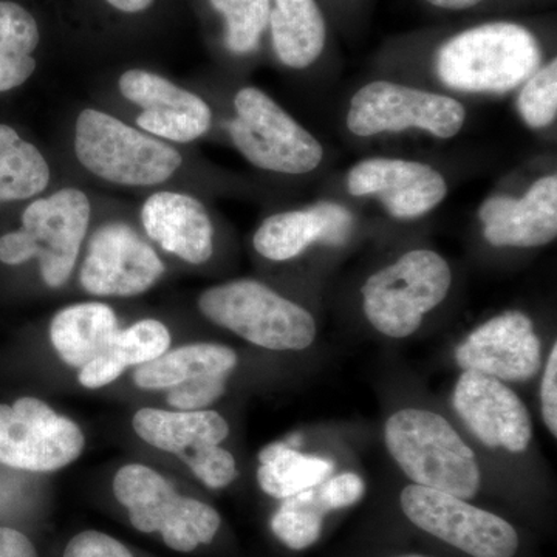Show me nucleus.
Wrapping results in <instances>:
<instances>
[{
    "mask_svg": "<svg viewBox=\"0 0 557 557\" xmlns=\"http://www.w3.org/2000/svg\"><path fill=\"white\" fill-rule=\"evenodd\" d=\"M113 494L129 512L135 530L160 533L164 544L178 553L211 544L222 518L218 509L193 497L180 496L156 469L131 463L113 479Z\"/></svg>",
    "mask_w": 557,
    "mask_h": 557,
    "instance_id": "nucleus-7",
    "label": "nucleus"
},
{
    "mask_svg": "<svg viewBox=\"0 0 557 557\" xmlns=\"http://www.w3.org/2000/svg\"><path fill=\"white\" fill-rule=\"evenodd\" d=\"M230 375H208L168 391V405L175 410H203L214 405L226 392Z\"/></svg>",
    "mask_w": 557,
    "mask_h": 557,
    "instance_id": "nucleus-32",
    "label": "nucleus"
},
{
    "mask_svg": "<svg viewBox=\"0 0 557 557\" xmlns=\"http://www.w3.org/2000/svg\"><path fill=\"white\" fill-rule=\"evenodd\" d=\"M431 5L443 10H468L478 5L482 0H426Z\"/></svg>",
    "mask_w": 557,
    "mask_h": 557,
    "instance_id": "nucleus-39",
    "label": "nucleus"
},
{
    "mask_svg": "<svg viewBox=\"0 0 557 557\" xmlns=\"http://www.w3.org/2000/svg\"><path fill=\"white\" fill-rule=\"evenodd\" d=\"M282 500L271 519L274 536L296 552L311 547L321 536L324 518L330 512L321 487H310Z\"/></svg>",
    "mask_w": 557,
    "mask_h": 557,
    "instance_id": "nucleus-27",
    "label": "nucleus"
},
{
    "mask_svg": "<svg viewBox=\"0 0 557 557\" xmlns=\"http://www.w3.org/2000/svg\"><path fill=\"white\" fill-rule=\"evenodd\" d=\"M259 461V486L274 498H287L319 486L335 469L329 458L299 453L288 443L265 446L260 450Z\"/></svg>",
    "mask_w": 557,
    "mask_h": 557,
    "instance_id": "nucleus-24",
    "label": "nucleus"
},
{
    "mask_svg": "<svg viewBox=\"0 0 557 557\" xmlns=\"http://www.w3.org/2000/svg\"><path fill=\"white\" fill-rule=\"evenodd\" d=\"M40 40L38 22L20 3L0 0V53L33 57Z\"/></svg>",
    "mask_w": 557,
    "mask_h": 557,
    "instance_id": "nucleus-30",
    "label": "nucleus"
},
{
    "mask_svg": "<svg viewBox=\"0 0 557 557\" xmlns=\"http://www.w3.org/2000/svg\"><path fill=\"white\" fill-rule=\"evenodd\" d=\"M542 417L553 437L557 435V346H553L552 354L545 366L541 386Z\"/></svg>",
    "mask_w": 557,
    "mask_h": 557,
    "instance_id": "nucleus-35",
    "label": "nucleus"
},
{
    "mask_svg": "<svg viewBox=\"0 0 557 557\" xmlns=\"http://www.w3.org/2000/svg\"><path fill=\"white\" fill-rule=\"evenodd\" d=\"M120 330L119 318L108 304L81 302L54 314L50 341L62 362L83 369L100 357Z\"/></svg>",
    "mask_w": 557,
    "mask_h": 557,
    "instance_id": "nucleus-20",
    "label": "nucleus"
},
{
    "mask_svg": "<svg viewBox=\"0 0 557 557\" xmlns=\"http://www.w3.org/2000/svg\"><path fill=\"white\" fill-rule=\"evenodd\" d=\"M164 271L156 249L132 226L115 222L95 231L79 281L90 295L132 298L152 288Z\"/></svg>",
    "mask_w": 557,
    "mask_h": 557,
    "instance_id": "nucleus-12",
    "label": "nucleus"
},
{
    "mask_svg": "<svg viewBox=\"0 0 557 557\" xmlns=\"http://www.w3.org/2000/svg\"><path fill=\"white\" fill-rule=\"evenodd\" d=\"M49 183L50 166L39 149L13 127L0 124V201L30 199Z\"/></svg>",
    "mask_w": 557,
    "mask_h": 557,
    "instance_id": "nucleus-26",
    "label": "nucleus"
},
{
    "mask_svg": "<svg viewBox=\"0 0 557 557\" xmlns=\"http://www.w3.org/2000/svg\"><path fill=\"white\" fill-rule=\"evenodd\" d=\"M234 109L231 139L249 163L287 175L318 170L324 159L321 143L265 91L244 87L234 98Z\"/></svg>",
    "mask_w": 557,
    "mask_h": 557,
    "instance_id": "nucleus-8",
    "label": "nucleus"
},
{
    "mask_svg": "<svg viewBox=\"0 0 557 557\" xmlns=\"http://www.w3.org/2000/svg\"><path fill=\"white\" fill-rule=\"evenodd\" d=\"M199 310L212 324L269 350H304L317 338L309 311L255 278L205 289Z\"/></svg>",
    "mask_w": 557,
    "mask_h": 557,
    "instance_id": "nucleus-4",
    "label": "nucleus"
},
{
    "mask_svg": "<svg viewBox=\"0 0 557 557\" xmlns=\"http://www.w3.org/2000/svg\"><path fill=\"white\" fill-rule=\"evenodd\" d=\"M453 403L465 424L487 448L520 454L530 446L533 437L530 412L504 381L463 370Z\"/></svg>",
    "mask_w": 557,
    "mask_h": 557,
    "instance_id": "nucleus-13",
    "label": "nucleus"
},
{
    "mask_svg": "<svg viewBox=\"0 0 557 557\" xmlns=\"http://www.w3.org/2000/svg\"><path fill=\"white\" fill-rule=\"evenodd\" d=\"M180 460L211 490H222L239 475L236 458L230 450L220 448L219 445L203 446L180 457Z\"/></svg>",
    "mask_w": 557,
    "mask_h": 557,
    "instance_id": "nucleus-31",
    "label": "nucleus"
},
{
    "mask_svg": "<svg viewBox=\"0 0 557 557\" xmlns=\"http://www.w3.org/2000/svg\"><path fill=\"white\" fill-rule=\"evenodd\" d=\"M143 226L164 251L190 265H201L214 252V226L196 197L163 193L150 196L141 209Z\"/></svg>",
    "mask_w": 557,
    "mask_h": 557,
    "instance_id": "nucleus-18",
    "label": "nucleus"
},
{
    "mask_svg": "<svg viewBox=\"0 0 557 557\" xmlns=\"http://www.w3.org/2000/svg\"><path fill=\"white\" fill-rule=\"evenodd\" d=\"M397 557H424V556H418V555H406V556H397Z\"/></svg>",
    "mask_w": 557,
    "mask_h": 557,
    "instance_id": "nucleus-40",
    "label": "nucleus"
},
{
    "mask_svg": "<svg viewBox=\"0 0 557 557\" xmlns=\"http://www.w3.org/2000/svg\"><path fill=\"white\" fill-rule=\"evenodd\" d=\"M269 25L278 61L289 69L310 67L324 51L327 25L317 0H274Z\"/></svg>",
    "mask_w": 557,
    "mask_h": 557,
    "instance_id": "nucleus-22",
    "label": "nucleus"
},
{
    "mask_svg": "<svg viewBox=\"0 0 557 557\" xmlns=\"http://www.w3.org/2000/svg\"><path fill=\"white\" fill-rule=\"evenodd\" d=\"M0 557H38V552L21 531L0 527Z\"/></svg>",
    "mask_w": 557,
    "mask_h": 557,
    "instance_id": "nucleus-37",
    "label": "nucleus"
},
{
    "mask_svg": "<svg viewBox=\"0 0 557 557\" xmlns=\"http://www.w3.org/2000/svg\"><path fill=\"white\" fill-rule=\"evenodd\" d=\"M113 9L123 11V13H141L152 7L153 0H106Z\"/></svg>",
    "mask_w": 557,
    "mask_h": 557,
    "instance_id": "nucleus-38",
    "label": "nucleus"
},
{
    "mask_svg": "<svg viewBox=\"0 0 557 557\" xmlns=\"http://www.w3.org/2000/svg\"><path fill=\"white\" fill-rule=\"evenodd\" d=\"M90 201L83 190L64 188L28 205L20 230L0 237V262L16 267L38 259L47 287L67 284L90 222Z\"/></svg>",
    "mask_w": 557,
    "mask_h": 557,
    "instance_id": "nucleus-3",
    "label": "nucleus"
},
{
    "mask_svg": "<svg viewBox=\"0 0 557 557\" xmlns=\"http://www.w3.org/2000/svg\"><path fill=\"white\" fill-rule=\"evenodd\" d=\"M467 110L448 95L391 81H373L354 95L347 127L357 137L420 129L449 139L463 129Z\"/></svg>",
    "mask_w": 557,
    "mask_h": 557,
    "instance_id": "nucleus-9",
    "label": "nucleus"
},
{
    "mask_svg": "<svg viewBox=\"0 0 557 557\" xmlns=\"http://www.w3.org/2000/svg\"><path fill=\"white\" fill-rule=\"evenodd\" d=\"M64 557H134L126 545L101 531H83L69 542Z\"/></svg>",
    "mask_w": 557,
    "mask_h": 557,
    "instance_id": "nucleus-33",
    "label": "nucleus"
},
{
    "mask_svg": "<svg viewBox=\"0 0 557 557\" xmlns=\"http://www.w3.org/2000/svg\"><path fill=\"white\" fill-rule=\"evenodd\" d=\"M355 197H375L395 219L426 215L448 196L442 172L420 161L375 157L359 161L347 175Z\"/></svg>",
    "mask_w": 557,
    "mask_h": 557,
    "instance_id": "nucleus-14",
    "label": "nucleus"
},
{
    "mask_svg": "<svg viewBox=\"0 0 557 557\" xmlns=\"http://www.w3.org/2000/svg\"><path fill=\"white\" fill-rule=\"evenodd\" d=\"M135 434L152 448L183 457L203 446L220 445L230 435L225 418L215 410L143 408L132 420Z\"/></svg>",
    "mask_w": 557,
    "mask_h": 557,
    "instance_id": "nucleus-19",
    "label": "nucleus"
},
{
    "mask_svg": "<svg viewBox=\"0 0 557 557\" xmlns=\"http://www.w3.org/2000/svg\"><path fill=\"white\" fill-rule=\"evenodd\" d=\"M453 285L449 263L431 249H412L362 285L366 318L388 338L403 339L420 329Z\"/></svg>",
    "mask_w": 557,
    "mask_h": 557,
    "instance_id": "nucleus-6",
    "label": "nucleus"
},
{
    "mask_svg": "<svg viewBox=\"0 0 557 557\" xmlns=\"http://www.w3.org/2000/svg\"><path fill=\"white\" fill-rule=\"evenodd\" d=\"M541 62V44L528 28L490 22L446 40L435 57V72L453 90L507 94L522 86Z\"/></svg>",
    "mask_w": 557,
    "mask_h": 557,
    "instance_id": "nucleus-1",
    "label": "nucleus"
},
{
    "mask_svg": "<svg viewBox=\"0 0 557 557\" xmlns=\"http://www.w3.org/2000/svg\"><path fill=\"white\" fill-rule=\"evenodd\" d=\"M75 153L91 174L123 186L160 185L182 166L177 149L97 109L76 120Z\"/></svg>",
    "mask_w": 557,
    "mask_h": 557,
    "instance_id": "nucleus-5",
    "label": "nucleus"
},
{
    "mask_svg": "<svg viewBox=\"0 0 557 557\" xmlns=\"http://www.w3.org/2000/svg\"><path fill=\"white\" fill-rule=\"evenodd\" d=\"M410 522L472 557H515L519 536L507 520L469 505L465 498L420 485L401 493Z\"/></svg>",
    "mask_w": 557,
    "mask_h": 557,
    "instance_id": "nucleus-11",
    "label": "nucleus"
},
{
    "mask_svg": "<svg viewBox=\"0 0 557 557\" xmlns=\"http://www.w3.org/2000/svg\"><path fill=\"white\" fill-rule=\"evenodd\" d=\"M384 440L413 485L465 500L478 496L482 482L478 458L446 418L423 409L398 410L387 420Z\"/></svg>",
    "mask_w": 557,
    "mask_h": 557,
    "instance_id": "nucleus-2",
    "label": "nucleus"
},
{
    "mask_svg": "<svg viewBox=\"0 0 557 557\" xmlns=\"http://www.w3.org/2000/svg\"><path fill=\"white\" fill-rule=\"evenodd\" d=\"M36 70L33 57L20 58L0 53V94L22 86Z\"/></svg>",
    "mask_w": 557,
    "mask_h": 557,
    "instance_id": "nucleus-36",
    "label": "nucleus"
},
{
    "mask_svg": "<svg viewBox=\"0 0 557 557\" xmlns=\"http://www.w3.org/2000/svg\"><path fill=\"white\" fill-rule=\"evenodd\" d=\"M86 437L75 421L42 399L0 405V463L28 472H54L78 460Z\"/></svg>",
    "mask_w": 557,
    "mask_h": 557,
    "instance_id": "nucleus-10",
    "label": "nucleus"
},
{
    "mask_svg": "<svg viewBox=\"0 0 557 557\" xmlns=\"http://www.w3.org/2000/svg\"><path fill=\"white\" fill-rule=\"evenodd\" d=\"M239 358L228 346L188 344L135 368L134 383L143 391H170L178 384L208 375H231Z\"/></svg>",
    "mask_w": 557,
    "mask_h": 557,
    "instance_id": "nucleus-23",
    "label": "nucleus"
},
{
    "mask_svg": "<svg viewBox=\"0 0 557 557\" xmlns=\"http://www.w3.org/2000/svg\"><path fill=\"white\" fill-rule=\"evenodd\" d=\"M319 487H321V496L330 511L351 507L361 500L366 493L364 480L355 472L335 475V478L325 480Z\"/></svg>",
    "mask_w": 557,
    "mask_h": 557,
    "instance_id": "nucleus-34",
    "label": "nucleus"
},
{
    "mask_svg": "<svg viewBox=\"0 0 557 557\" xmlns=\"http://www.w3.org/2000/svg\"><path fill=\"white\" fill-rule=\"evenodd\" d=\"M119 87L127 101L141 109L137 124L150 135L190 143L211 127L212 112L207 101L157 73L127 70L121 75Z\"/></svg>",
    "mask_w": 557,
    "mask_h": 557,
    "instance_id": "nucleus-16",
    "label": "nucleus"
},
{
    "mask_svg": "<svg viewBox=\"0 0 557 557\" xmlns=\"http://www.w3.org/2000/svg\"><path fill=\"white\" fill-rule=\"evenodd\" d=\"M483 236L493 247L536 248L557 236V175L536 180L522 199L494 196L479 209Z\"/></svg>",
    "mask_w": 557,
    "mask_h": 557,
    "instance_id": "nucleus-17",
    "label": "nucleus"
},
{
    "mask_svg": "<svg viewBox=\"0 0 557 557\" xmlns=\"http://www.w3.org/2000/svg\"><path fill=\"white\" fill-rule=\"evenodd\" d=\"M325 220L321 203L295 211L277 212L263 220L252 237L262 258L285 262L298 258L314 244L324 245Z\"/></svg>",
    "mask_w": 557,
    "mask_h": 557,
    "instance_id": "nucleus-25",
    "label": "nucleus"
},
{
    "mask_svg": "<svg viewBox=\"0 0 557 557\" xmlns=\"http://www.w3.org/2000/svg\"><path fill=\"white\" fill-rule=\"evenodd\" d=\"M463 370L486 373L500 381H525L537 375L541 339L522 311H505L475 329L456 351Z\"/></svg>",
    "mask_w": 557,
    "mask_h": 557,
    "instance_id": "nucleus-15",
    "label": "nucleus"
},
{
    "mask_svg": "<svg viewBox=\"0 0 557 557\" xmlns=\"http://www.w3.org/2000/svg\"><path fill=\"white\" fill-rule=\"evenodd\" d=\"M226 24L225 42L236 54L258 49L270 22L271 0H211Z\"/></svg>",
    "mask_w": 557,
    "mask_h": 557,
    "instance_id": "nucleus-28",
    "label": "nucleus"
},
{
    "mask_svg": "<svg viewBox=\"0 0 557 557\" xmlns=\"http://www.w3.org/2000/svg\"><path fill=\"white\" fill-rule=\"evenodd\" d=\"M518 110L523 123L531 129L552 126L557 116V61L537 69L523 83L518 98Z\"/></svg>",
    "mask_w": 557,
    "mask_h": 557,
    "instance_id": "nucleus-29",
    "label": "nucleus"
},
{
    "mask_svg": "<svg viewBox=\"0 0 557 557\" xmlns=\"http://www.w3.org/2000/svg\"><path fill=\"white\" fill-rule=\"evenodd\" d=\"M171 332L157 319H143L131 327L120 330L100 357L79 369L78 381L86 388L109 386L126 369L139 368L166 354L171 347Z\"/></svg>",
    "mask_w": 557,
    "mask_h": 557,
    "instance_id": "nucleus-21",
    "label": "nucleus"
}]
</instances>
